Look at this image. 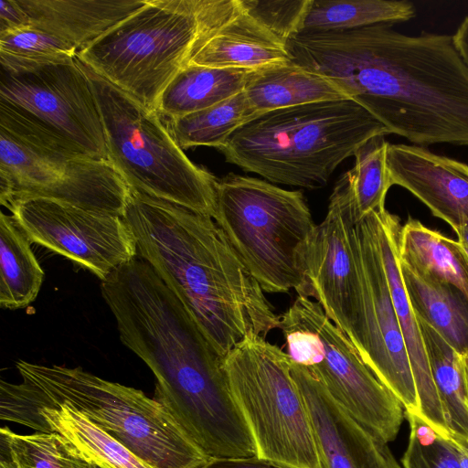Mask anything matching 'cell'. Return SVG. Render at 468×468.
<instances>
[{"mask_svg":"<svg viewBox=\"0 0 468 468\" xmlns=\"http://www.w3.org/2000/svg\"><path fill=\"white\" fill-rule=\"evenodd\" d=\"M292 61L325 76L390 133L413 145L468 147V69L451 35H406L390 24L303 32Z\"/></svg>","mask_w":468,"mask_h":468,"instance_id":"6da1fadb","label":"cell"},{"mask_svg":"<svg viewBox=\"0 0 468 468\" xmlns=\"http://www.w3.org/2000/svg\"><path fill=\"white\" fill-rule=\"evenodd\" d=\"M122 218L137 255L185 306L224 357L248 335L265 337L280 315L215 220L131 187Z\"/></svg>","mask_w":468,"mask_h":468,"instance_id":"7a4b0ae2","label":"cell"},{"mask_svg":"<svg viewBox=\"0 0 468 468\" xmlns=\"http://www.w3.org/2000/svg\"><path fill=\"white\" fill-rule=\"evenodd\" d=\"M22 382H0V418L64 405L79 412L154 468H198L209 458L167 409L142 390L81 367L19 360Z\"/></svg>","mask_w":468,"mask_h":468,"instance_id":"3957f363","label":"cell"},{"mask_svg":"<svg viewBox=\"0 0 468 468\" xmlns=\"http://www.w3.org/2000/svg\"><path fill=\"white\" fill-rule=\"evenodd\" d=\"M388 134L356 101H328L256 115L218 150L227 162L274 185L318 189L363 143Z\"/></svg>","mask_w":468,"mask_h":468,"instance_id":"277c9868","label":"cell"},{"mask_svg":"<svg viewBox=\"0 0 468 468\" xmlns=\"http://www.w3.org/2000/svg\"><path fill=\"white\" fill-rule=\"evenodd\" d=\"M241 10L239 0H148L77 53V58L145 107L194 52Z\"/></svg>","mask_w":468,"mask_h":468,"instance_id":"5b68a950","label":"cell"},{"mask_svg":"<svg viewBox=\"0 0 468 468\" xmlns=\"http://www.w3.org/2000/svg\"><path fill=\"white\" fill-rule=\"evenodd\" d=\"M213 219L263 292L312 298L305 254L316 225L302 191L229 173L217 180Z\"/></svg>","mask_w":468,"mask_h":468,"instance_id":"8992f818","label":"cell"},{"mask_svg":"<svg viewBox=\"0 0 468 468\" xmlns=\"http://www.w3.org/2000/svg\"><path fill=\"white\" fill-rule=\"evenodd\" d=\"M77 60L99 105L108 160L127 185L213 218L218 178L190 161L157 111Z\"/></svg>","mask_w":468,"mask_h":468,"instance_id":"52a82bcc","label":"cell"},{"mask_svg":"<svg viewBox=\"0 0 468 468\" xmlns=\"http://www.w3.org/2000/svg\"><path fill=\"white\" fill-rule=\"evenodd\" d=\"M131 187L109 160L89 157L0 104V201L43 197L122 218Z\"/></svg>","mask_w":468,"mask_h":468,"instance_id":"ba28073f","label":"cell"},{"mask_svg":"<svg viewBox=\"0 0 468 468\" xmlns=\"http://www.w3.org/2000/svg\"><path fill=\"white\" fill-rule=\"evenodd\" d=\"M222 366L255 441L257 457L289 468H322L287 353L250 334L222 358Z\"/></svg>","mask_w":468,"mask_h":468,"instance_id":"9c48e42d","label":"cell"},{"mask_svg":"<svg viewBox=\"0 0 468 468\" xmlns=\"http://www.w3.org/2000/svg\"><path fill=\"white\" fill-rule=\"evenodd\" d=\"M290 359L306 367L359 423L387 443L396 439L405 410L364 363L349 338L309 297L298 296L280 315Z\"/></svg>","mask_w":468,"mask_h":468,"instance_id":"30bf717a","label":"cell"},{"mask_svg":"<svg viewBox=\"0 0 468 468\" xmlns=\"http://www.w3.org/2000/svg\"><path fill=\"white\" fill-rule=\"evenodd\" d=\"M0 104L39 123L83 154L108 160L99 105L76 57L27 59L0 54Z\"/></svg>","mask_w":468,"mask_h":468,"instance_id":"8fae6325","label":"cell"},{"mask_svg":"<svg viewBox=\"0 0 468 468\" xmlns=\"http://www.w3.org/2000/svg\"><path fill=\"white\" fill-rule=\"evenodd\" d=\"M373 212L354 229L361 311L353 346L405 411L420 417L417 388L382 261Z\"/></svg>","mask_w":468,"mask_h":468,"instance_id":"7c38bea8","label":"cell"},{"mask_svg":"<svg viewBox=\"0 0 468 468\" xmlns=\"http://www.w3.org/2000/svg\"><path fill=\"white\" fill-rule=\"evenodd\" d=\"M6 207L30 242L88 269L101 282L136 258L134 237L121 217L43 197Z\"/></svg>","mask_w":468,"mask_h":468,"instance_id":"4fadbf2b","label":"cell"},{"mask_svg":"<svg viewBox=\"0 0 468 468\" xmlns=\"http://www.w3.org/2000/svg\"><path fill=\"white\" fill-rule=\"evenodd\" d=\"M356 223L346 171L335 185L325 218L312 234L305 264L312 298L352 344L361 310V283L354 243Z\"/></svg>","mask_w":468,"mask_h":468,"instance_id":"5bb4252c","label":"cell"},{"mask_svg":"<svg viewBox=\"0 0 468 468\" xmlns=\"http://www.w3.org/2000/svg\"><path fill=\"white\" fill-rule=\"evenodd\" d=\"M291 373L305 402L322 468H402L388 443L353 418L304 366Z\"/></svg>","mask_w":468,"mask_h":468,"instance_id":"9a60e30c","label":"cell"},{"mask_svg":"<svg viewBox=\"0 0 468 468\" xmlns=\"http://www.w3.org/2000/svg\"><path fill=\"white\" fill-rule=\"evenodd\" d=\"M387 165L392 186L407 189L453 230L468 225V165L406 144H388Z\"/></svg>","mask_w":468,"mask_h":468,"instance_id":"2e32d148","label":"cell"},{"mask_svg":"<svg viewBox=\"0 0 468 468\" xmlns=\"http://www.w3.org/2000/svg\"><path fill=\"white\" fill-rule=\"evenodd\" d=\"M373 213L382 261L417 388L420 418L441 436L448 438L452 433L432 379L420 327L401 276L399 237L402 225L386 208Z\"/></svg>","mask_w":468,"mask_h":468,"instance_id":"e0dca14e","label":"cell"},{"mask_svg":"<svg viewBox=\"0 0 468 468\" xmlns=\"http://www.w3.org/2000/svg\"><path fill=\"white\" fill-rule=\"evenodd\" d=\"M30 25L78 52L143 7L148 0H16Z\"/></svg>","mask_w":468,"mask_h":468,"instance_id":"ac0fdd59","label":"cell"},{"mask_svg":"<svg viewBox=\"0 0 468 468\" xmlns=\"http://www.w3.org/2000/svg\"><path fill=\"white\" fill-rule=\"evenodd\" d=\"M291 60L287 45L241 7L233 19L201 44L187 65L254 70Z\"/></svg>","mask_w":468,"mask_h":468,"instance_id":"d6986e66","label":"cell"},{"mask_svg":"<svg viewBox=\"0 0 468 468\" xmlns=\"http://www.w3.org/2000/svg\"><path fill=\"white\" fill-rule=\"evenodd\" d=\"M243 92L251 118L267 112L307 103L351 100L329 78L292 60L252 70Z\"/></svg>","mask_w":468,"mask_h":468,"instance_id":"ffe728a7","label":"cell"},{"mask_svg":"<svg viewBox=\"0 0 468 468\" xmlns=\"http://www.w3.org/2000/svg\"><path fill=\"white\" fill-rule=\"evenodd\" d=\"M7 421L37 431L57 432L67 439L87 463L101 468H154L84 416L64 405L21 413Z\"/></svg>","mask_w":468,"mask_h":468,"instance_id":"44dd1931","label":"cell"},{"mask_svg":"<svg viewBox=\"0 0 468 468\" xmlns=\"http://www.w3.org/2000/svg\"><path fill=\"white\" fill-rule=\"evenodd\" d=\"M400 271L417 318L436 331L460 355H468V299L465 295L456 287L401 262Z\"/></svg>","mask_w":468,"mask_h":468,"instance_id":"7402d4cb","label":"cell"},{"mask_svg":"<svg viewBox=\"0 0 468 468\" xmlns=\"http://www.w3.org/2000/svg\"><path fill=\"white\" fill-rule=\"evenodd\" d=\"M251 71L186 65L160 95L156 111L176 119L214 106L242 92Z\"/></svg>","mask_w":468,"mask_h":468,"instance_id":"603a6c76","label":"cell"},{"mask_svg":"<svg viewBox=\"0 0 468 468\" xmlns=\"http://www.w3.org/2000/svg\"><path fill=\"white\" fill-rule=\"evenodd\" d=\"M399 261L459 289L468 299V261L461 244L410 218L399 237Z\"/></svg>","mask_w":468,"mask_h":468,"instance_id":"cb8c5ba5","label":"cell"},{"mask_svg":"<svg viewBox=\"0 0 468 468\" xmlns=\"http://www.w3.org/2000/svg\"><path fill=\"white\" fill-rule=\"evenodd\" d=\"M12 215L0 216V305L25 308L38 295L44 271Z\"/></svg>","mask_w":468,"mask_h":468,"instance_id":"d4e9b609","label":"cell"},{"mask_svg":"<svg viewBox=\"0 0 468 468\" xmlns=\"http://www.w3.org/2000/svg\"><path fill=\"white\" fill-rule=\"evenodd\" d=\"M417 320L447 425L452 435L468 441V399L463 356L431 326Z\"/></svg>","mask_w":468,"mask_h":468,"instance_id":"484cf974","label":"cell"},{"mask_svg":"<svg viewBox=\"0 0 468 468\" xmlns=\"http://www.w3.org/2000/svg\"><path fill=\"white\" fill-rule=\"evenodd\" d=\"M415 16L416 7L407 0H312L301 33L392 25Z\"/></svg>","mask_w":468,"mask_h":468,"instance_id":"4316f807","label":"cell"},{"mask_svg":"<svg viewBox=\"0 0 468 468\" xmlns=\"http://www.w3.org/2000/svg\"><path fill=\"white\" fill-rule=\"evenodd\" d=\"M251 117L242 91L209 108L169 119L167 127L182 149L196 146L219 149Z\"/></svg>","mask_w":468,"mask_h":468,"instance_id":"83f0119b","label":"cell"},{"mask_svg":"<svg viewBox=\"0 0 468 468\" xmlns=\"http://www.w3.org/2000/svg\"><path fill=\"white\" fill-rule=\"evenodd\" d=\"M0 445L1 454L16 468H90L78 450L57 432L19 434L4 426Z\"/></svg>","mask_w":468,"mask_h":468,"instance_id":"f1b7e54d","label":"cell"},{"mask_svg":"<svg viewBox=\"0 0 468 468\" xmlns=\"http://www.w3.org/2000/svg\"><path fill=\"white\" fill-rule=\"evenodd\" d=\"M388 144L385 135H376L355 152V164L348 170L356 221L373 211L385 209L387 193L392 186L387 165Z\"/></svg>","mask_w":468,"mask_h":468,"instance_id":"f546056e","label":"cell"},{"mask_svg":"<svg viewBox=\"0 0 468 468\" xmlns=\"http://www.w3.org/2000/svg\"><path fill=\"white\" fill-rule=\"evenodd\" d=\"M410 439L402 457L403 468H460L455 449L418 415L404 413Z\"/></svg>","mask_w":468,"mask_h":468,"instance_id":"4dcf8cb0","label":"cell"},{"mask_svg":"<svg viewBox=\"0 0 468 468\" xmlns=\"http://www.w3.org/2000/svg\"><path fill=\"white\" fill-rule=\"evenodd\" d=\"M244 12L287 45L300 34L312 0H239Z\"/></svg>","mask_w":468,"mask_h":468,"instance_id":"1f68e13d","label":"cell"},{"mask_svg":"<svg viewBox=\"0 0 468 468\" xmlns=\"http://www.w3.org/2000/svg\"><path fill=\"white\" fill-rule=\"evenodd\" d=\"M78 49L68 41L32 25L0 33V54L27 59L74 58Z\"/></svg>","mask_w":468,"mask_h":468,"instance_id":"d6a6232c","label":"cell"},{"mask_svg":"<svg viewBox=\"0 0 468 468\" xmlns=\"http://www.w3.org/2000/svg\"><path fill=\"white\" fill-rule=\"evenodd\" d=\"M29 25L28 16L16 0H0V33Z\"/></svg>","mask_w":468,"mask_h":468,"instance_id":"836d02e7","label":"cell"},{"mask_svg":"<svg viewBox=\"0 0 468 468\" xmlns=\"http://www.w3.org/2000/svg\"><path fill=\"white\" fill-rule=\"evenodd\" d=\"M198 468H289L257 456L247 458H210Z\"/></svg>","mask_w":468,"mask_h":468,"instance_id":"e575fe53","label":"cell"},{"mask_svg":"<svg viewBox=\"0 0 468 468\" xmlns=\"http://www.w3.org/2000/svg\"><path fill=\"white\" fill-rule=\"evenodd\" d=\"M452 38L457 53L468 69V16L463 19Z\"/></svg>","mask_w":468,"mask_h":468,"instance_id":"d590c367","label":"cell"},{"mask_svg":"<svg viewBox=\"0 0 468 468\" xmlns=\"http://www.w3.org/2000/svg\"><path fill=\"white\" fill-rule=\"evenodd\" d=\"M448 439L455 449L460 468H468V441L454 435Z\"/></svg>","mask_w":468,"mask_h":468,"instance_id":"8d00e7d4","label":"cell"},{"mask_svg":"<svg viewBox=\"0 0 468 468\" xmlns=\"http://www.w3.org/2000/svg\"><path fill=\"white\" fill-rule=\"evenodd\" d=\"M454 231L458 237L457 241L468 247V225H463Z\"/></svg>","mask_w":468,"mask_h":468,"instance_id":"74e56055","label":"cell"},{"mask_svg":"<svg viewBox=\"0 0 468 468\" xmlns=\"http://www.w3.org/2000/svg\"><path fill=\"white\" fill-rule=\"evenodd\" d=\"M463 367L466 393H467V399H468V355L463 356Z\"/></svg>","mask_w":468,"mask_h":468,"instance_id":"f35d334b","label":"cell"},{"mask_svg":"<svg viewBox=\"0 0 468 468\" xmlns=\"http://www.w3.org/2000/svg\"><path fill=\"white\" fill-rule=\"evenodd\" d=\"M0 468H15V466L7 457L1 454Z\"/></svg>","mask_w":468,"mask_h":468,"instance_id":"ab89813d","label":"cell"},{"mask_svg":"<svg viewBox=\"0 0 468 468\" xmlns=\"http://www.w3.org/2000/svg\"><path fill=\"white\" fill-rule=\"evenodd\" d=\"M461 244V243H460ZM461 249L468 261V247L461 244Z\"/></svg>","mask_w":468,"mask_h":468,"instance_id":"60d3db41","label":"cell"},{"mask_svg":"<svg viewBox=\"0 0 468 468\" xmlns=\"http://www.w3.org/2000/svg\"><path fill=\"white\" fill-rule=\"evenodd\" d=\"M90 468H101V467H99V466H97V465H95V464H91V463H90Z\"/></svg>","mask_w":468,"mask_h":468,"instance_id":"b9f144b4","label":"cell"},{"mask_svg":"<svg viewBox=\"0 0 468 468\" xmlns=\"http://www.w3.org/2000/svg\"><path fill=\"white\" fill-rule=\"evenodd\" d=\"M4 456H5V455H4ZM5 457H6V456H5ZM9 460H10V459H9ZM10 461H11V460H10ZM13 464H14V463H13ZM14 466H15V465H14ZM15 468H16V466H15Z\"/></svg>","mask_w":468,"mask_h":468,"instance_id":"7bdbcfd3","label":"cell"}]
</instances>
